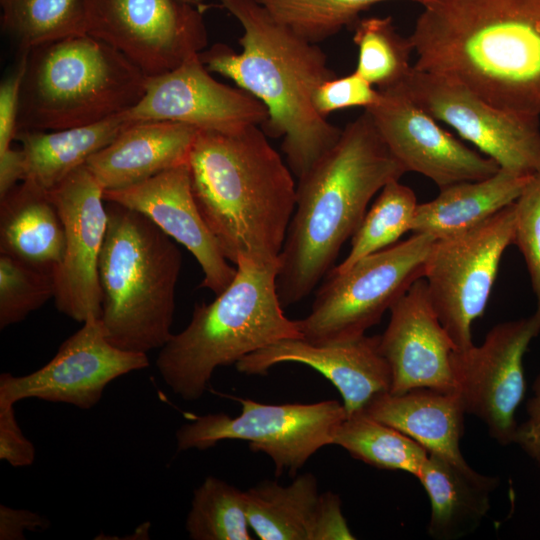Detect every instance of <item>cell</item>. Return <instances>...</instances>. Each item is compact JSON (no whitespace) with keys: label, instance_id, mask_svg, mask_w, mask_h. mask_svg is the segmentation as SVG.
<instances>
[{"label":"cell","instance_id":"obj_18","mask_svg":"<svg viewBox=\"0 0 540 540\" xmlns=\"http://www.w3.org/2000/svg\"><path fill=\"white\" fill-rule=\"evenodd\" d=\"M380 352L391 371L390 393L415 388L457 391L451 356L456 349L418 279L390 308Z\"/></svg>","mask_w":540,"mask_h":540},{"label":"cell","instance_id":"obj_34","mask_svg":"<svg viewBox=\"0 0 540 540\" xmlns=\"http://www.w3.org/2000/svg\"><path fill=\"white\" fill-rule=\"evenodd\" d=\"M54 273L0 254V328L24 320L54 297Z\"/></svg>","mask_w":540,"mask_h":540},{"label":"cell","instance_id":"obj_17","mask_svg":"<svg viewBox=\"0 0 540 540\" xmlns=\"http://www.w3.org/2000/svg\"><path fill=\"white\" fill-rule=\"evenodd\" d=\"M124 116L130 122L171 121L232 133L262 127L268 112L250 93L215 79L197 54L171 71L148 77L144 95Z\"/></svg>","mask_w":540,"mask_h":540},{"label":"cell","instance_id":"obj_28","mask_svg":"<svg viewBox=\"0 0 540 540\" xmlns=\"http://www.w3.org/2000/svg\"><path fill=\"white\" fill-rule=\"evenodd\" d=\"M1 25L20 54L87 33L86 0H0Z\"/></svg>","mask_w":540,"mask_h":540},{"label":"cell","instance_id":"obj_27","mask_svg":"<svg viewBox=\"0 0 540 540\" xmlns=\"http://www.w3.org/2000/svg\"><path fill=\"white\" fill-rule=\"evenodd\" d=\"M129 122L122 113L84 126L18 131L16 140L25 159L23 181L50 191L112 142Z\"/></svg>","mask_w":540,"mask_h":540},{"label":"cell","instance_id":"obj_36","mask_svg":"<svg viewBox=\"0 0 540 540\" xmlns=\"http://www.w3.org/2000/svg\"><path fill=\"white\" fill-rule=\"evenodd\" d=\"M380 92L355 70L342 77H333L321 83L313 93V105L323 117L335 111L352 107L364 109L376 104Z\"/></svg>","mask_w":540,"mask_h":540},{"label":"cell","instance_id":"obj_9","mask_svg":"<svg viewBox=\"0 0 540 540\" xmlns=\"http://www.w3.org/2000/svg\"><path fill=\"white\" fill-rule=\"evenodd\" d=\"M515 202L463 232L436 239L423 278L430 303L456 350L474 345L472 325L488 304L500 261L514 244Z\"/></svg>","mask_w":540,"mask_h":540},{"label":"cell","instance_id":"obj_38","mask_svg":"<svg viewBox=\"0 0 540 540\" xmlns=\"http://www.w3.org/2000/svg\"><path fill=\"white\" fill-rule=\"evenodd\" d=\"M13 406L0 404V459L25 467L34 462L36 450L20 429Z\"/></svg>","mask_w":540,"mask_h":540},{"label":"cell","instance_id":"obj_5","mask_svg":"<svg viewBox=\"0 0 540 540\" xmlns=\"http://www.w3.org/2000/svg\"><path fill=\"white\" fill-rule=\"evenodd\" d=\"M235 265L228 287L212 302L196 304L186 328L160 348L157 369L185 401L202 397L219 366L283 339H302L297 320L285 316L278 297L279 263L239 257Z\"/></svg>","mask_w":540,"mask_h":540},{"label":"cell","instance_id":"obj_42","mask_svg":"<svg viewBox=\"0 0 540 540\" xmlns=\"http://www.w3.org/2000/svg\"><path fill=\"white\" fill-rule=\"evenodd\" d=\"M180 1L193 5V6L202 7L201 3L203 0H180Z\"/></svg>","mask_w":540,"mask_h":540},{"label":"cell","instance_id":"obj_39","mask_svg":"<svg viewBox=\"0 0 540 540\" xmlns=\"http://www.w3.org/2000/svg\"><path fill=\"white\" fill-rule=\"evenodd\" d=\"M532 391L526 405L527 419L518 425L515 444L540 464V373L533 382Z\"/></svg>","mask_w":540,"mask_h":540},{"label":"cell","instance_id":"obj_30","mask_svg":"<svg viewBox=\"0 0 540 540\" xmlns=\"http://www.w3.org/2000/svg\"><path fill=\"white\" fill-rule=\"evenodd\" d=\"M417 205L410 187L399 180L387 183L353 234L348 255L330 271L344 272L362 258L397 243L411 231Z\"/></svg>","mask_w":540,"mask_h":540},{"label":"cell","instance_id":"obj_40","mask_svg":"<svg viewBox=\"0 0 540 540\" xmlns=\"http://www.w3.org/2000/svg\"><path fill=\"white\" fill-rule=\"evenodd\" d=\"M48 525V520L38 513L10 508L3 504L0 505L1 540L25 539V530L46 529Z\"/></svg>","mask_w":540,"mask_h":540},{"label":"cell","instance_id":"obj_33","mask_svg":"<svg viewBox=\"0 0 540 540\" xmlns=\"http://www.w3.org/2000/svg\"><path fill=\"white\" fill-rule=\"evenodd\" d=\"M277 21L311 43L318 44L353 27L371 6L390 0H256ZM423 4L426 0H409Z\"/></svg>","mask_w":540,"mask_h":540},{"label":"cell","instance_id":"obj_15","mask_svg":"<svg viewBox=\"0 0 540 540\" xmlns=\"http://www.w3.org/2000/svg\"><path fill=\"white\" fill-rule=\"evenodd\" d=\"M103 192L85 165L49 191L65 230L53 298L61 313L80 323L100 318L102 311L98 265L108 222Z\"/></svg>","mask_w":540,"mask_h":540},{"label":"cell","instance_id":"obj_12","mask_svg":"<svg viewBox=\"0 0 540 540\" xmlns=\"http://www.w3.org/2000/svg\"><path fill=\"white\" fill-rule=\"evenodd\" d=\"M401 85L425 112L451 126L500 168L540 173L538 117L497 108L458 82L414 66Z\"/></svg>","mask_w":540,"mask_h":540},{"label":"cell","instance_id":"obj_16","mask_svg":"<svg viewBox=\"0 0 540 540\" xmlns=\"http://www.w3.org/2000/svg\"><path fill=\"white\" fill-rule=\"evenodd\" d=\"M378 91V102L365 110L406 172L424 175L441 189L488 178L500 169L493 159L443 129L410 98L401 83Z\"/></svg>","mask_w":540,"mask_h":540},{"label":"cell","instance_id":"obj_13","mask_svg":"<svg viewBox=\"0 0 540 540\" xmlns=\"http://www.w3.org/2000/svg\"><path fill=\"white\" fill-rule=\"evenodd\" d=\"M540 332V321L527 318L495 325L479 345L454 350L451 365L465 411L480 419L500 445L515 443V412L526 383L523 357Z\"/></svg>","mask_w":540,"mask_h":540},{"label":"cell","instance_id":"obj_29","mask_svg":"<svg viewBox=\"0 0 540 540\" xmlns=\"http://www.w3.org/2000/svg\"><path fill=\"white\" fill-rule=\"evenodd\" d=\"M333 445L370 466L403 471L415 478L429 455L418 442L363 411L346 417L334 435Z\"/></svg>","mask_w":540,"mask_h":540},{"label":"cell","instance_id":"obj_10","mask_svg":"<svg viewBox=\"0 0 540 540\" xmlns=\"http://www.w3.org/2000/svg\"><path fill=\"white\" fill-rule=\"evenodd\" d=\"M241 413L195 417L176 432L180 451L205 450L223 440H242L252 451L263 452L275 466V475H294L319 449L333 444L334 435L346 419L339 401L310 404H263L237 398Z\"/></svg>","mask_w":540,"mask_h":540},{"label":"cell","instance_id":"obj_22","mask_svg":"<svg viewBox=\"0 0 540 540\" xmlns=\"http://www.w3.org/2000/svg\"><path fill=\"white\" fill-rule=\"evenodd\" d=\"M197 133L177 122L132 121L85 166L104 191L129 187L186 164Z\"/></svg>","mask_w":540,"mask_h":540},{"label":"cell","instance_id":"obj_37","mask_svg":"<svg viewBox=\"0 0 540 540\" xmlns=\"http://www.w3.org/2000/svg\"><path fill=\"white\" fill-rule=\"evenodd\" d=\"M26 62L27 53L20 54L16 65L0 84V153L11 148L18 133L20 95Z\"/></svg>","mask_w":540,"mask_h":540},{"label":"cell","instance_id":"obj_20","mask_svg":"<svg viewBox=\"0 0 540 540\" xmlns=\"http://www.w3.org/2000/svg\"><path fill=\"white\" fill-rule=\"evenodd\" d=\"M380 335L327 345L301 338L283 339L259 349L236 364L247 375H266L280 363L307 365L339 391L347 416L358 413L376 395L389 392L391 371L379 348Z\"/></svg>","mask_w":540,"mask_h":540},{"label":"cell","instance_id":"obj_4","mask_svg":"<svg viewBox=\"0 0 540 540\" xmlns=\"http://www.w3.org/2000/svg\"><path fill=\"white\" fill-rule=\"evenodd\" d=\"M187 168L197 207L222 253L278 262L296 205L293 172L261 126L198 130Z\"/></svg>","mask_w":540,"mask_h":540},{"label":"cell","instance_id":"obj_6","mask_svg":"<svg viewBox=\"0 0 540 540\" xmlns=\"http://www.w3.org/2000/svg\"><path fill=\"white\" fill-rule=\"evenodd\" d=\"M106 208L98 265L100 320L113 345L147 354L172 336L182 255L171 237L142 213L113 202H106Z\"/></svg>","mask_w":540,"mask_h":540},{"label":"cell","instance_id":"obj_31","mask_svg":"<svg viewBox=\"0 0 540 540\" xmlns=\"http://www.w3.org/2000/svg\"><path fill=\"white\" fill-rule=\"evenodd\" d=\"M353 42L358 48L355 71L377 89H386L403 82L413 65L414 51L408 37L398 33L393 19L360 18L352 27Z\"/></svg>","mask_w":540,"mask_h":540},{"label":"cell","instance_id":"obj_25","mask_svg":"<svg viewBox=\"0 0 540 540\" xmlns=\"http://www.w3.org/2000/svg\"><path fill=\"white\" fill-rule=\"evenodd\" d=\"M430 502L427 531L437 540H454L473 532L490 509L498 478L428 455L417 478Z\"/></svg>","mask_w":540,"mask_h":540},{"label":"cell","instance_id":"obj_26","mask_svg":"<svg viewBox=\"0 0 540 540\" xmlns=\"http://www.w3.org/2000/svg\"><path fill=\"white\" fill-rule=\"evenodd\" d=\"M533 176L500 168L488 178L441 188L418 203L411 231L440 239L468 230L514 203Z\"/></svg>","mask_w":540,"mask_h":540},{"label":"cell","instance_id":"obj_1","mask_svg":"<svg viewBox=\"0 0 540 540\" xmlns=\"http://www.w3.org/2000/svg\"><path fill=\"white\" fill-rule=\"evenodd\" d=\"M409 38L416 69L502 110L540 116V0H426Z\"/></svg>","mask_w":540,"mask_h":540},{"label":"cell","instance_id":"obj_35","mask_svg":"<svg viewBox=\"0 0 540 540\" xmlns=\"http://www.w3.org/2000/svg\"><path fill=\"white\" fill-rule=\"evenodd\" d=\"M515 208L514 244L525 260L536 298L534 315L540 321V173L532 177Z\"/></svg>","mask_w":540,"mask_h":540},{"label":"cell","instance_id":"obj_23","mask_svg":"<svg viewBox=\"0 0 540 540\" xmlns=\"http://www.w3.org/2000/svg\"><path fill=\"white\" fill-rule=\"evenodd\" d=\"M362 411L409 436L430 454L470 467L459 445L467 413L458 391L415 388L401 394L383 392Z\"/></svg>","mask_w":540,"mask_h":540},{"label":"cell","instance_id":"obj_3","mask_svg":"<svg viewBox=\"0 0 540 540\" xmlns=\"http://www.w3.org/2000/svg\"><path fill=\"white\" fill-rule=\"evenodd\" d=\"M406 173L364 110L298 179L295 210L278 257L283 308L305 299L330 272L374 195Z\"/></svg>","mask_w":540,"mask_h":540},{"label":"cell","instance_id":"obj_19","mask_svg":"<svg viewBox=\"0 0 540 540\" xmlns=\"http://www.w3.org/2000/svg\"><path fill=\"white\" fill-rule=\"evenodd\" d=\"M103 198L142 213L182 244L201 266V287L218 295L234 279L236 267L228 263L197 207L187 164L129 187L105 190Z\"/></svg>","mask_w":540,"mask_h":540},{"label":"cell","instance_id":"obj_14","mask_svg":"<svg viewBox=\"0 0 540 540\" xmlns=\"http://www.w3.org/2000/svg\"><path fill=\"white\" fill-rule=\"evenodd\" d=\"M149 366L146 353L122 350L107 338L98 317H89L43 367L23 376L0 375V404L26 398L90 409L114 379Z\"/></svg>","mask_w":540,"mask_h":540},{"label":"cell","instance_id":"obj_7","mask_svg":"<svg viewBox=\"0 0 540 540\" xmlns=\"http://www.w3.org/2000/svg\"><path fill=\"white\" fill-rule=\"evenodd\" d=\"M147 76L125 56L86 33L27 53L20 130H58L122 114L144 95Z\"/></svg>","mask_w":540,"mask_h":540},{"label":"cell","instance_id":"obj_41","mask_svg":"<svg viewBox=\"0 0 540 540\" xmlns=\"http://www.w3.org/2000/svg\"><path fill=\"white\" fill-rule=\"evenodd\" d=\"M25 175V159L21 148L0 153V198L4 197Z\"/></svg>","mask_w":540,"mask_h":540},{"label":"cell","instance_id":"obj_8","mask_svg":"<svg viewBox=\"0 0 540 540\" xmlns=\"http://www.w3.org/2000/svg\"><path fill=\"white\" fill-rule=\"evenodd\" d=\"M435 240L426 233H413L406 240L362 258L344 272L330 271L316 293L310 313L297 320L302 339L327 345L364 336L423 278Z\"/></svg>","mask_w":540,"mask_h":540},{"label":"cell","instance_id":"obj_32","mask_svg":"<svg viewBox=\"0 0 540 540\" xmlns=\"http://www.w3.org/2000/svg\"><path fill=\"white\" fill-rule=\"evenodd\" d=\"M193 540H252L245 491L214 476L194 490L186 525Z\"/></svg>","mask_w":540,"mask_h":540},{"label":"cell","instance_id":"obj_11","mask_svg":"<svg viewBox=\"0 0 540 540\" xmlns=\"http://www.w3.org/2000/svg\"><path fill=\"white\" fill-rule=\"evenodd\" d=\"M203 10L180 0H86L87 33L156 77L205 50Z\"/></svg>","mask_w":540,"mask_h":540},{"label":"cell","instance_id":"obj_2","mask_svg":"<svg viewBox=\"0 0 540 540\" xmlns=\"http://www.w3.org/2000/svg\"><path fill=\"white\" fill-rule=\"evenodd\" d=\"M242 27L241 51L217 43L199 56L211 72L233 81L266 107L261 127L268 137L282 138L281 148L299 179L330 150L342 129L321 116L313 93L336 76L318 44L277 21L256 0H220Z\"/></svg>","mask_w":540,"mask_h":540},{"label":"cell","instance_id":"obj_24","mask_svg":"<svg viewBox=\"0 0 540 540\" xmlns=\"http://www.w3.org/2000/svg\"><path fill=\"white\" fill-rule=\"evenodd\" d=\"M64 249V224L49 191L21 181L0 198V254L54 273Z\"/></svg>","mask_w":540,"mask_h":540},{"label":"cell","instance_id":"obj_21","mask_svg":"<svg viewBox=\"0 0 540 540\" xmlns=\"http://www.w3.org/2000/svg\"><path fill=\"white\" fill-rule=\"evenodd\" d=\"M245 497L249 526L261 540L355 539L339 495L320 493L312 473L286 486L263 481L246 490Z\"/></svg>","mask_w":540,"mask_h":540}]
</instances>
